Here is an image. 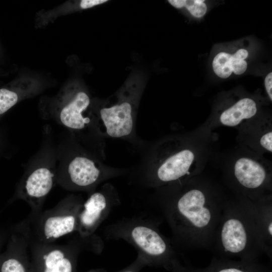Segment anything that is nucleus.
Wrapping results in <instances>:
<instances>
[{
  "instance_id": "b1692460",
  "label": "nucleus",
  "mask_w": 272,
  "mask_h": 272,
  "mask_svg": "<svg viewBox=\"0 0 272 272\" xmlns=\"http://www.w3.org/2000/svg\"><path fill=\"white\" fill-rule=\"evenodd\" d=\"M123 272H134V271L132 269H127V270H124Z\"/></svg>"
},
{
  "instance_id": "4468645a",
  "label": "nucleus",
  "mask_w": 272,
  "mask_h": 272,
  "mask_svg": "<svg viewBox=\"0 0 272 272\" xmlns=\"http://www.w3.org/2000/svg\"><path fill=\"white\" fill-rule=\"evenodd\" d=\"M185 272H272V269L270 265L262 264L258 260H235L215 256L207 267L187 266Z\"/></svg>"
},
{
  "instance_id": "f257e3e1",
  "label": "nucleus",
  "mask_w": 272,
  "mask_h": 272,
  "mask_svg": "<svg viewBox=\"0 0 272 272\" xmlns=\"http://www.w3.org/2000/svg\"><path fill=\"white\" fill-rule=\"evenodd\" d=\"M154 189V201L171 228L177 249L210 250L231 197L225 188L197 175Z\"/></svg>"
},
{
  "instance_id": "9d476101",
  "label": "nucleus",
  "mask_w": 272,
  "mask_h": 272,
  "mask_svg": "<svg viewBox=\"0 0 272 272\" xmlns=\"http://www.w3.org/2000/svg\"><path fill=\"white\" fill-rule=\"evenodd\" d=\"M84 201L81 195L70 194L54 208L31 217L29 223L33 237L42 242L51 243L76 232Z\"/></svg>"
},
{
  "instance_id": "5701e85b",
  "label": "nucleus",
  "mask_w": 272,
  "mask_h": 272,
  "mask_svg": "<svg viewBox=\"0 0 272 272\" xmlns=\"http://www.w3.org/2000/svg\"><path fill=\"white\" fill-rule=\"evenodd\" d=\"M7 144L5 134L0 128V158L5 153Z\"/></svg>"
},
{
  "instance_id": "0eeeda50",
  "label": "nucleus",
  "mask_w": 272,
  "mask_h": 272,
  "mask_svg": "<svg viewBox=\"0 0 272 272\" xmlns=\"http://www.w3.org/2000/svg\"><path fill=\"white\" fill-rule=\"evenodd\" d=\"M142 91L140 85H127L116 93L114 103L93 102L96 127L103 138L122 140L142 151L147 146L136 132V109Z\"/></svg>"
},
{
  "instance_id": "6ab92c4d",
  "label": "nucleus",
  "mask_w": 272,
  "mask_h": 272,
  "mask_svg": "<svg viewBox=\"0 0 272 272\" xmlns=\"http://www.w3.org/2000/svg\"><path fill=\"white\" fill-rule=\"evenodd\" d=\"M201 0H169L168 2L176 8H185L194 17L201 18L207 12V7Z\"/></svg>"
},
{
  "instance_id": "aec40b11",
  "label": "nucleus",
  "mask_w": 272,
  "mask_h": 272,
  "mask_svg": "<svg viewBox=\"0 0 272 272\" xmlns=\"http://www.w3.org/2000/svg\"><path fill=\"white\" fill-rule=\"evenodd\" d=\"M247 50L241 48L232 55V72L235 75H242L247 70V63L245 59L248 57Z\"/></svg>"
},
{
  "instance_id": "7ed1b4c3",
  "label": "nucleus",
  "mask_w": 272,
  "mask_h": 272,
  "mask_svg": "<svg viewBox=\"0 0 272 272\" xmlns=\"http://www.w3.org/2000/svg\"><path fill=\"white\" fill-rule=\"evenodd\" d=\"M211 251L216 257L254 261L264 254L253 202L234 194L215 230Z\"/></svg>"
},
{
  "instance_id": "f03ea898",
  "label": "nucleus",
  "mask_w": 272,
  "mask_h": 272,
  "mask_svg": "<svg viewBox=\"0 0 272 272\" xmlns=\"http://www.w3.org/2000/svg\"><path fill=\"white\" fill-rule=\"evenodd\" d=\"M196 144L185 134L148 143L133 176L143 186L156 189L199 175L203 151Z\"/></svg>"
},
{
  "instance_id": "423d86ee",
  "label": "nucleus",
  "mask_w": 272,
  "mask_h": 272,
  "mask_svg": "<svg viewBox=\"0 0 272 272\" xmlns=\"http://www.w3.org/2000/svg\"><path fill=\"white\" fill-rule=\"evenodd\" d=\"M38 151L27 163L11 200L22 199L31 209V217L42 212L45 200L56 184L57 146L49 126L44 127Z\"/></svg>"
},
{
  "instance_id": "f3484780",
  "label": "nucleus",
  "mask_w": 272,
  "mask_h": 272,
  "mask_svg": "<svg viewBox=\"0 0 272 272\" xmlns=\"http://www.w3.org/2000/svg\"><path fill=\"white\" fill-rule=\"evenodd\" d=\"M33 90L10 85L0 88V117L21 99L32 95Z\"/></svg>"
},
{
  "instance_id": "9b49d317",
  "label": "nucleus",
  "mask_w": 272,
  "mask_h": 272,
  "mask_svg": "<svg viewBox=\"0 0 272 272\" xmlns=\"http://www.w3.org/2000/svg\"><path fill=\"white\" fill-rule=\"evenodd\" d=\"M34 238L30 240L33 272H74L75 262L80 250L86 249L77 239L71 244L57 245Z\"/></svg>"
},
{
  "instance_id": "412c9836",
  "label": "nucleus",
  "mask_w": 272,
  "mask_h": 272,
  "mask_svg": "<svg viewBox=\"0 0 272 272\" xmlns=\"http://www.w3.org/2000/svg\"><path fill=\"white\" fill-rule=\"evenodd\" d=\"M107 0H83L81 1L80 7L86 9L104 3Z\"/></svg>"
},
{
  "instance_id": "20e7f679",
  "label": "nucleus",
  "mask_w": 272,
  "mask_h": 272,
  "mask_svg": "<svg viewBox=\"0 0 272 272\" xmlns=\"http://www.w3.org/2000/svg\"><path fill=\"white\" fill-rule=\"evenodd\" d=\"M103 160L70 134L57 146L56 184L89 194L105 181L127 173L126 169L107 165Z\"/></svg>"
},
{
  "instance_id": "a211bd4d",
  "label": "nucleus",
  "mask_w": 272,
  "mask_h": 272,
  "mask_svg": "<svg viewBox=\"0 0 272 272\" xmlns=\"http://www.w3.org/2000/svg\"><path fill=\"white\" fill-rule=\"evenodd\" d=\"M214 73L222 79L229 78L232 72V55L222 51L216 55L212 62Z\"/></svg>"
},
{
  "instance_id": "1a4fd4ad",
  "label": "nucleus",
  "mask_w": 272,
  "mask_h": 272,
  "mask_svg": "<svg viewBox=\"0 0 272 272\" xmlns=\"http://www.w3.org/2000/svg\"><path fill=\"white\" fill-rule=\"evenodd\" d=\"M120 204V198L114 186L106 183L88 194L84 201L78 218L77 239L86 249H102V241L95 234L102 223L112 210Z\"/></svg>"
},
{
  "instance_id": "dca6fc26",
  "label": "nucleus",
  "mask_w": 272,
  "mask_h": 272,
  "mask_svg": "<svg viewBox=\"0 0 272 272\" xmlns=\"http://www.w3.org/2000/svg\"><path fill=\"white\" fill-rule=\"evenodd\" d=\"M271 123H246L242 126L246 144L257 152H272V130ZM241 127V126H240Z\"/></svg>"
},
{
  "instance_id": "f8f14e48",
  "label": "nucleus",
  "mask_w": 272,
  "mask_h": 272,
  "mask_svg": "<svg viewBox=\"0 0 272 272\" xmlns=\"http://www.w3.org/2000/svg\"><path fill=\"white\" fill-rule=\"evenodd\" d=\"M31 237L29 222L17 228L3 255L0 272H33L30 246Z\"/></svg>"
},
{
  "instance_id": "ddd939ff",
  "label": "nucleus",
  "mask_w": 272,
  "mask_h": 272,
  "mask_svg": "<svg viewBox=\"0 0 272 272\" xmlns=\"http://www.w3.org/2000/svg\"><path fill=\"white\" fill-rule=\"evenodd\" d=\"M258 111V104L254 99L244 97L222 110L210 125L240 127L246 121L254 119Z\"/></svg>"
},
{
  "instance_id": "2eb2a0df",
  "label": "nucleus",
  "mask_w": 272,
  "mask_h": 272,
  "mask_svg": "<svg viewBox=\"0 0 272 272\" xmlns=\"http://www.w3.org/2000/svg\"><path fill=\"white\" fill-rule=\"evenodd\" d=\"M256 226L263 244L264 254L272 258V198L253 201Z\"/></svg>"
},
{
  "instance_id": "39448f33",
  "label": "nucleus",
  "mask_w": 272,
  "mask_h": 272,
  "mask_svg": "<svg viewBox=\"0 0 272 272\" xmlns=\"http://www.w3.org/2000/svg\"><path fill=\"white\" fill-rule=\"evenodd\" d=\"M107 238L123 239L138 251L140 256L161 264L174 272H184L178 259V249L172 239L160 231L156 222L140 217L124 219L108 226Z\"/></svg>"
},
{
  "instance_id": "4be33fe9",
  "label": "nucleus",
  "mask_w": 272,
  "mask_h": 272,
  "mask_svg": "<svg viewBox=\"0 0 272 272\" xmlns=\"http://www.w3.org/2000/svg\"><path fill=\"white\" fill-rule=\"evenodd\" d=\"M264 86L268 95V96L270 100H272V73H268L264 79Z\"/></svg>"
},
{
  "instance_id": "6e6552de",
  "label": "nucleus",
  "mask_w": 272,
  "mask_h": 272,
  "mask_svg": "<svg viewBox=\"0 0 272 272\" xmlns=\"http://www.w3.org/2000/svg\"><path fill=\"white\" fill-rule=\"evenodd\" d=\"M224 178L235 194L254 202L272 198L271 168L256 157L236 156L225 172Z\"/></svg>"
}]
</instances>
